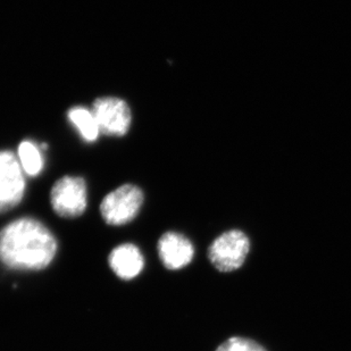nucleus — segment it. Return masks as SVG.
Returning <instances> with one entry per match:
<instances>
[{"label": "nucleus", "mask_w": 351, "mask_h": 351, "mask_svg": "<svg viewBox=\"0 0 351 351\" xmlns=\"http://www.w3.org/2000/svg\"><path fill=\"white\" fill-rule=\"evenodd\" d=\"M50 202L60 217H79L86 212L88 205L86 181L79 176H64L53 184Z\"/></svg>", "instance_id": "nucleus-4"}, {"label": "nucleus", "mask_w": 351, "mask_h": 351, "mask_svg": "<svg viewBox=\"0 0 351 351\" xmlns=\"http://www.w3.org/2000/svg\"><path fill=\"white\" fill-rule=\"evenodd\" d=\"M216 351H267L259 342L245 337H232L223 342Z\"/></svg>", "instance_id": "nucleus-11"}, {"label": "nucleus", "mask_w": 351, "mask_h": 351, "mask_svg": "<svg viewBox=\"0 0 351 351\" xmlns=\"http://www.w3.org/2000/svg\"><path fill=\"white\" fill-rule=\"evenodd\" d=\"M93 113L100 132L108 136H122L131 125V110L124 100L114 97L99 98L93 103Z\"/></svg>", "instance_id": "nucleus-6"}, {"label": "nucleus", "mask_w": 351, "mask_h": 351, "mask_svg": "<svg viewBox=\"0 0 351 351\" xmlns=\"http://www.w3.org/2000/svg\"><path fill=\"white\" fill-rule=\"evenodd\" d=\"M250 252L248 235L240 230H230L219 235L208 248V259L217 271L234 272L242 267Z\"/></svg>", "instance_id": "nucleus-2"}, {"label": "nucleus", "mask_w": 351, "mask_h": 351, "mask_svg": "<svg viewBox=\"0 0 351 351\" xmlns=\"http://www.w3.org/2000/svg\"><path fill=\"white\" fill-rule=\"evenodd\" d=\"M67 117L83 139L88 143L96 141L100 130L93 110H86V107H74L69 110Z\"/></svg>", "instance_id": "nucleus-9"}, {"label": "nucleus", "mask_w": 351, "mask_h": 351, "mask_svg": "<svg viewBox=\"0 0 351 351\" xmlns=\"http://www.w3.org/2000/svg\"><path fill=\"white\" fill-rule=\"evenodd\" d=\"M159 258L166 269L171 271L182 269L193 262L195 248L186 235L178 232H166L159 239Z\"/></svg>", "instance_id": "nucleus-7"}, {"label": "nucleus", "mask_w": 351, "mask_h": 351, "mask_svg": "<svg viewBox=\"0 0 351 351\" xmlns=\"http://www.w3.org/2000/svg\"><path fill=\"white\" fill-rule=\"evenodd\" d=\"M25 193V179L19 158L12 152H0V214L16 207Z\"/></svg>", "instance_id": "nucleus-5"}, {"label": "nucleus", "mask_w": 351, "mask_h": 351, "mask_svg": "<svg viewBox=\"0 0 351 351\" xmlns=\"http://www.w3.org/2000/svg\"><path fill=\"white\" fill-rule=\"evenodd\" d=\"M57 241L37 219L22 217L0 231V263L13 271H41L53 262Z\"/></svg>", "instance_id": "nucleus-1"}, {"label": "nucleus", "mask_w": 351, "mask_h": 351, "mask_svg": "<svg viewBox=\"0 0 351 351\" xmlns=\"http://www.w3.org/2000/svg\"><path fill=\"white\" fill-rule=\"evenodd\" d=\"M143 204L141 189L133 184H124L104 198L100 205V214L110 226H125L136 219Z\"/></svg>", "instance_id": "nucleus-3"}, {"label": "nucleus", "mask_w": 351, "mask_h": 351, "mask_svg": "<svg viewBox=\"0 0 351 351\" xmlns=\"http://www.w3.org/2000/svg\"><path fill=\"white\" fill-rule=\"evenodd\" d=\"M110 269L122 280H132L141 273L145 259L139 248L132 243H123L108 257Z\"/></svg>", "instance_id": "nucleus-8"}, {"label": "nucleus", "mask_w": 351, "mask_h": 351, "mask_svg": "<svg viewBox=\"0 0 351 351\" xmlns=\"http://www.w3.org/2000/svg\"><path fill=\"white\" fill-rule=\"evenodd\" d=\"M17 158L24 174L37 176L43 169V157L39 147L30 140H24L19 146Z\"/></svg>", "instance_id": "nucleus-10"}]
</instances>
